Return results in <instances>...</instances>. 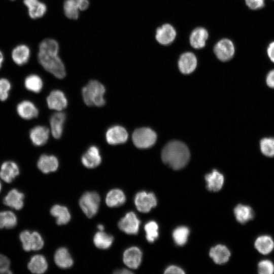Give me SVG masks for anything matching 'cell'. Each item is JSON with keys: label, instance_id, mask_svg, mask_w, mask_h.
I'll return each mask as SVG.
<instances>
[{"label": "cell", "instance_id": "obj_1", "mask_svg": "<svg viewBox=\"0 0 274 274\" xmlns=\"http://www.w3.org/2000/svg\"><path fill=\"white\" fill-rule=\"evenodd\" d=\"M38 58L39 63L48 72L58 79L66 75L63 63L58 55L59 45L52 39H46L39 45Z\"/></svg>", "mask_w": 274, "mask_h": 274}, {"label": "cell", "instance_id": "obj_2", "mask_svg": "<svg viewBox=\"0 0 274 274\" xmlns=\"http://www.w3.org/2000/svg\"><path fill=\"white\" fill-rule=\"evenodd\" d=\"M161 158L163 162L175 170L183 168L190 159V152L183 143L173 141L167 143L162 149Z\"/></svg>", "mask_w": 274, "mask_h": 274}, {"label": "cell", "instance_id": "obj_3", "mask_svg": "<svg viewBox=\"0 0 274 274\" xmlns=\"http://www.w3.org/2000/svg\"><path fill=\"white\" fill-rule=\"evenodd\" d=\"M106 89L104 86L96 80H91L82 89L83 100L88 106L101 107L106 101L104 94Z\"/></svg>", "mask_w": 274, "mask_h": 274}, {"label": "cell", "instance_id": "obj_4", "mask_svg": "<svg viewBox=\"0 0 274 274\" xmlns=\"http://www.w3.org/2000/svg\"><path fill=\"white\" fill-rule=\"evenodd\" d=\"M157 139L154 131L150 128L143 127L135 129L132 134L134 145L140 149H147L152 147Z\"/></svg>", "mask_w": 274, "mask_h": 274}, {"label": "cell", "instance_id": "obj_5", "mask_svg": "<svg viewBox=\"0 0 274 274\" xmlns=\"http://www.w3.org/2000/svg\"><path fill=\"white\" fill-rule=\"evenodd\" d=\"M100 197L95 192H86L81 197L79 205L82 211L88 218L93 217L97 212Z\"/></svg>", "mask_w": 274, "mask_h": 274}, {"label": "cell", "instance_id": "obj_6", "mask_svg": "<svg viewBox=\"0 0 274 274\" xmlns=\"http://www.w3.org/2000/svg\"><path fill=\"white\" fill-rule=\"evenodd\" d=\"M19 237L25 251L39 250L44 246V241L37 231L30 232L27 230H24L20 233Z\"/></svg>", "mask_w": 274, "mask_h": 274}, {"label": "cell", "instance_id": "obj_7", "mask_svg": "<svg viewBox=\"0 0 274 274\" xmlns=\"http://www.w3.org/2000/svg\"><path fill=\"white\" fill-rule=\"evenodd\" d=\"M214 52L219 60L222 61H228L234 55V45L230 40L222 39L215 44Z\"/></svg>", "mask_w": 274, "mask_h": 274}, {"label": "cell", "instance_id": "obj_8", "mask_svg": "<svg viewBox=\"0 0 274 274\" xmlns=\"http://www.w3.org/2000/svg\"><path fill=\"white\" fill-rule=\"evenodd\" d=\"M134 203L138 211L142 213H148L157 205V199L152 192L140 191L134 197Z\"/></svg>", "mask_w": 274, "mask_h": 274}, {"label": "cell", "instance_id": "obj_9", "mask_svg": "<svg viewBox=\"0 0 274 274\" xmlns=\"http://www.w3.org/2000/svg\"><path fill=\"white\" fill-rule=\"evenodd\" d=\"M140 225V221L133 212H128L118 223L119 228L128 234H137Z\"/></svg>", "mask_w": 274, "mask_h": 274}, {"label": "cell", "instance_id": "obj_10", "mask_svg": "<svg viewBox=\"0 0 274 274\" xmlns=\"http://www.w3.org/2000/svg\"><path fill=\"white\" fill-rule=\"evenodd\" d=\"M88 0H65L63 10L65 16L69 19H77L79 10H85L89 7Z\"/></svg>", "mask_w": 274, "mask_h": 274}, {"label": "cell", "instance_id": "obj_11", "mask_svg": "<svg viewBox=\"0 0 274 274\" xmlns=\"http://www.w3.org/2000/svg\"><path fill=\"white\" fill-rule=\"evenodd\" d=\"M176 35V30L174 26L169 23H165L157 28L155 39L158 43L166 46L174 41Z\"/></svg>", "mask_w": 274, "mask_h": 274}, {"label": "cell", "instance_id": "obj_12", "mask_svg": "<svg viewBox=\"0 0 274 274\" xmlns=\"http://www.w3.org/2000/svg\"><path fill=\"white\" fill-rule=\"evenodd\" d=\"M128 137L126 130L121 126L116 125L108 129L106 133V141L110 145L125 143Z\"/></svg>", "mask_w": 274, "mask_h": 274}, {"label": "cell", "instance_id": "obj_13", "mask_svg": "<svg viewBox=\"0 0 274 274\" xmlns=\"http://www.w3.org/2000/svg\"><path fill=\"white\" fill-rule=\"evenodd\" d=\"M197 64L196 56L190 52H186L181 54L178 61L179 70L184 74L192 73L195 70Z\"/></svg>", "mask_w": 274, "mask_h": 274}, {"label": "cell", "instance_id": "obj_14", "mask_svg": "<svg viewBox=\"0 0 274 274\" xmlns=\"http://www.w3.org/2000/svg\"><path fill=\"white\" fill-rule=\"evenodd\" d=\"M142 258V253L136 247H131L123 253V260L124 264L132 269H136L140 266Z\"/></svg>", "mask_w": 274, "mask_h": 274}, {"label": "cell", "instance_id": "obj_15", "mask_svg": "<svg viewBox=\"0 0 274 274\" xmlns=\"http://www.w3.org/2000/svg\"><path fill=\"white\" fill-rule=\"evenodd\" d=\"M47 103L50 109L60 111L66 107L67 100L62 91L55 90L47 97Z\"/></svg>", "mask_w": 274, "mask_h": 274}, {"label": "cell", "instance_id": "obj_16", "mask_svg": "<svg viewBox=\"0 0 274 274\" xmlns=\"http://www.w3.org/2000/svg\"><path fill=\"white\" fill-rule=\"evenodd\" d=\"M83 165L88 168H93L99 165L101 162V157L97 147L92 146L84 153L81 157Z\"/></svg>", "mask_w": 274, "mask_h": 274}, {"label": "cell", "instance_id": "obj_17", "mask_svg": "<svg viewBox=\"0 0 274 274\" xmlns=\"http://www.w3.org/2000/svg\"><path fill=\"white\" fill-rule=\"evenodd\" d=\"M209 37L208 30L202 27H198L193 29L189 37V42L194 49L203 48Z\"/></svg>", "mask_w": 274, "mask_h": 274}, {"label": "cell", "instance_id": "obj_18", "mask_svg": "<svg viewBox=\"0 0 274 274\" xmlns=\"http://www.w3.org/2000/svg\"><path fill=\"white\" fill-rule=\"evenodd\" d=\"M19 174L18 166L12 161H5L1 165L0 178L7 183H11Z\"/></svg>", "mask_w": 274, "mask_h": 274}, {"label": "cell", "instance_id": "obj_19", "mask_svg": "<svg viewBox=\"0 0 274 274\" xmlns=\"http://www.w3.org/2000/svg\"><path fill=\"white\" fill-rule=\"evenodd\" d=\"M59 163L57 158L53 155H42L37 163L39 169L44 174L56 171Z\"/></svg>", "mask_w": 274, "mask_h": 274}, {"label": "cell", "instance_id": "obj_20", "mask_svg": "<svg viewBox=\"0 0 274 274\" xmlns=\"http://www.w3.org/2000/svg\"><path fill=\"white\" fill-rule=\"evenodd\" d=\"M66 116L63 112H57L51 116L50 119L51 131L53 137L59 139L62 135L63 125Z\"/></svg>", "mask_w": 274, "mask_h": 274}, {"label": "cell", "instance_id": "obj_21", "mask_svg": "<svg viewBox=\"0 0 274 274\" xmlns=\"http://www.w3.org/2000/svg\"><path fill=\"white\" fill-rule=\"evenodd\" d=\"M30 139L36 146H40L46 143L49 136V130L44 126H37L31 129Z\"/></svg>", "mask_w": 274, "mask_h": 274}, {"label": "cell", "instance_id": "obj_22", "mask_svg": "<svg viewBox=\"0 0 274 274\" xmlns=\"http://www.w3.org/2000/svg\"><path fill=\"white\" fill-rule=\"evenodd\" d=\"M24 195L16 189L11 190L4 198V203L15 210H21L24 205Z\"/></svg>", "mask_w": 274, "mask_h": 274}, {"label": "cell", "instance_id": "obj_23", "mask_svg": "<svg viewBox=\"0 0 274 274\" xmlns=\"http://www.w3.org/2000/svg\"><path fill=\"white\" fill-rule=\"evenodd\" d=\"M17 111L21 117L27 120L37 117L39 113L36 106L28 100H24L20 102L17 105Z\"/></svg>", "mask_w": 274, "mask_h": 274}, {"label": "cell", "instance_id": "obj_24", "mask_svg": "<svg viewBox=\"0 0 274 274\" xmlns=\"http://www.w3.org/2000/svg\"><path fill=\"white\" fill-rule=\"evenodd\" d=\"M210 256L215 263L221 264L227 262L230 256V252L224 245H218L211 249Z\"/></svg>", "mask_w": 274, "mask_h": 274}, {"label": "cell", "instance_id": "obj_25", "mask_svg": "<svg viewBox=\"0 0 274 274\" xmlns=\"http://www.w3.org/2000/svg\"><path fill=\"white\" fill-rule=\"evenodd\" d=\"M205 180L207 182V188L209 190L218 191L223 186L224 177L216 169H214L211 173L206 175Z\"/></svg>", "mask_w": 274, "mask_h": 274}, {"label": "cell", "instance_id": "obj_26", "mask_svg": "<svg viewBox=\"0 0 274 274\" xmlns=\"http://www.w3.org/2000/svg\"><path fill=\"white\" fill-rule=\"evenodd\" d=\"M23 3L27 7L28 14L32 19L42 17L46 12V6L39 0H23Z\"/></svg>", "mask_w": 274, "mask_h": 274}, {"label": "cell", "instance_id": "obj_27", "mask_svg": "<svg viewBox=\"0 0 274 274\" xmlns=\"http://www.w3.org/2000/svg\"><path fill=\"white\" fill-rule=\"evenodd\" d=\"M254 246L256 249L261 254L267 255L272 252L274 248V241L268 235H262L255 240Z\"/></svg>", "mask_w": 274, "mask_h": 274}, {"label": "cell", "instance_id": "obj_28", "mask_svg": "<svg viewBox=\"0 0 274 274\" xmlns=\"http://www.w3.org/2000/svg\"><path fill=\"white\" fill-rule=\"evenodd\" d=\"M56 264L61 268H67L73 264V260L68 250L61 247L58 249L54 254Z\"/></svg>", "mask_w": 274, "mask_h": 274}, {"label": "cell", "instance_id": "obj_29", "mask_svg": "<svg viewBox=\"0 0 274 274\" xmlns=\"http://www.w3.org/2000/svg\"><path fill=\"white\" fill-rule=\"evenodd\" d=\"M234 214L236 220L241 224H245L252 220L254 217V213L250 206L239 204L234 209Z\"/></svg>", "mask_w": 274, "mask_h": 274}, {"label": "cell", "instance_id": "obj_30", "mask_svg": "<svg viewBox=\"0 0 274 274\" xmlns=\"http://www.w3.org/2000/svg\"><path fill=\"white\" fill-rule=\"evenodd\" d=\"M126 201V196L124 192L119 189H113L107 194L106 203L111 208L117 207L123 204Z\"/></svg>", "mask_w": 274, "mask_h": 274}, {"label": "cell", "instance_id": "obj_31", "mask_svg": "<svg viewBox=\"0 0 274 274\" xmlns=\"http://www.w3.org/2000/svg\"><path fill=\"white\" fill-rule=\"evenodd\" d=\"M27 266L32 273H43L47 269L48 263L44 256L35 255L30 258Z\"/></svg>", "mask_w": 274, "mask_h": 274}, {"label": "cell", "instance_id": "obj_32", "mask_svg": "<svg viewBox=\"0 0 274 274\" xmlns=\"http://www.w3.org/2000/svg\"><path fill=\"white\" fill-rule=\"evenodd\" d=\"M50 213L56 219V223L59 225L66 224L70 221V213L65 206L55 204L51 208Z\"/></svg>", "mask_w": 274, "mask_h": 274}, {"label": "cell", "instance_id": "obj_33", "mask_svg": "<svg viewBox=\"0 0 274 274\" xmlns=\"http://www.w3.org/2000/svg\"><path fill=\"white\" fill-rule=\"evenodd\" d=\"M29 56L30 50L25 45H20L16 46L12 52V57L13 61L19 65L26 63L29 59Z\"/></svg>", "mask_w": 274, "mask_h": 274}, {"label": "cell", "instance_id": "obj_34", "mask_svg": "<svg viewBox=\"0 0 274 274\" xmlns=\"http://www.w3.org/2000/svg\"><path fill=\"white\" fill-rule=\"evenodd\" d=\"M114 240L112 235L103 231L97 232L93 237V243L95 246L101 249H107L112 245Z\"/></svg>", "mask_w": 274, "mask_h": 274}, {"label": "cell", "instance_id": "obj_35", "mask_svg": "<svg viewBox=\"0 0 274 274\" xmlns=\"http://www.w3.org/2000/svg\"><path fill=\"white\" fill-rule=\"evenodd\" d=\"M261 153L267 157H274V137L266 136L262 138L259 142Z\"/></svg>", "mask_w": 274, "mask_h": 274}, {"label": "cell", "instance_id": "obj_36", "mask_svg": "<svg viewBox=\"0 0 274 274\" xmlns=\"http://www.w3.org/2000/svg\"><path fill=\"white\" fill-rule=\"evenodd\" d=\"M17 224V217L11 211H7L0 212V229L6 228L11 229Z\"/></svg>", "mask_w": 274, "mask_h": 274}, {"label": "cell", "instance_id": "obj_37", "mask_svg": "<svg viewBox=\"0 0 274 274\" xmlns=\"http://www.w3.org/2000/svg\"><path fill=\"white\" fill-rule=\"evenodd\" d=\"M24 85L28 90L38 93L40 92L42 89L43 81L39 76L30 75L26 78Z\"/></svg>", "mask_w": 274, "mask_h": 274}, {"label": "cell", "instance_id": "obj_38", "mask_svg": "<svg viewBox=\"0 0 274 274\" xmlns=\"http://www.w3.org/2000/svg\"><path fill=\"white\" fill-rule=\"evenodd\" d=\"M189 234V230L188 227L179 226L174 230L173 237L177 245L182 246L186 243Z\"/></svg>", "mask_w": 274, "mask_h": 274}, {"label": "cell", "instance_id": "obj_39", "mask_svg": "<svg viewBox=\"0 0 274 274\" xmlns=\"http://www.w3.org/2000/svg\"><path fill=\"white\" fill-rule=\"evenodd\" d=\"M146 237L149 243L154 242L158 237V225L154 221L148 222L144 226Z\"/></svg>", "mask_w": 274, "mask_h": 274}, {"label": "cell", "instance_id": "obj_40", "mask_svg": "<svg viewBox=\"0 0 274 274\" xmlns=\"http://www.w3.org/2000/svg\"><path fill=\"white\" fill-rule=\"evenodd\" d=\"M258 272L259 274H272L274 272V264L269 260H263L258 264Z\"/></svg>", "mask_w": 274, "mask_h": 274}, {"label": "cell", "instance_id": "obj_41", "mask_svg": "<svg viewBox=\"0 0 274 274\" xmlns=\"http://www.w3.org/2000/svg\"><path fill=\"white\" fill-rule=\"evenodd\" d=\"M11 88V84L6 79H0V100L4 101L9 96V92Z\"/></svg>", "mask_w": 274, "mask_h": 274}, {"label": "cell", "instance_id": "obj_42", "mask_svg": "<svg viewBox=\"0 0 274 274\" xmlns=\"http://www.w3.org/2000/svg\"><path fill=\"white\" fill-rule=\"evenodd\" d=\"M10 264L9 259L0 254V273H11L12 271L9 269Z\"/></svg>", "mask_w": 274, "mask_h": 274}, {"label": "cell", "instance_id": "obj_43", "mask_svg": "<svg viewBox=\"0 0 274 274\" xmlns=\"http://www.w3.org/2000/svg\"><path fill=\"white\" fill-rule=\"evenodd\" d=\"M247 7L251 10H256L264 6L265 0H245Z\"/></svg>", "mask_w": 274, "mask_h": 274}, {"label": "cell", "instance_id": "obj_44", "mask_svg": "<svg viewBox=\"0 0 274 274\" xmlns=\"http://www.w3.org/2000/svg\"><path fill=\"white\" fill-rule=\"evenodd\" d=\"M266 85L271 89H274V69L271 70L265 77Z\"/></svg>", "mask_w": 274, "mask_h": 274}, {"label": "cell", "instance_id": "obj_45", "mask_svg": "<svg viewBox=\"0 0 274 274\" xmlns=\"http://www.w3.org/2000/svg\"><path fill=\"white\" fill-rule=\"evenodd\" d=\"M164 273L165 274H184L185 272L180 267L175 266L171 265L167 267L165 270Z\"/></svg>", "mask_w": 274, "mask_h": 274}, {"label": "cell", "instance_id": "obj_46", "mask_svg": "<svg viewBox=\"0 0 274 274\" xmlns=\"http://www.w3.org/2000/svg\"><path fill=\"white\" fill-rule=\"evenodd\" d=\"M266 52L269 59L274 63V41L269 44Z\"/></svg>", "mask_w": 274, "mask_h": 274}, {"label": "cell", "instance_id": "obj_47", "mask_svg": "<svg viewBox=\"0 0 274 274\" xmlns=\"http://www.w3.org/2000/svg\"><path fill=\"white\" fill-rule=\"evenodd\" d=\"M116 274H128L133 273L132 271L125 268L117 269L114 272Z\"/></svg>", "mask_w": 274, "mask_h": 274}, {"label": "cell", "instance_id": "obj_48", "mask_svg": "<svg viewBox=\"0 0 274 274\" xmlns=\"http://www.w3.org/2000/svg\"><path fill=\"white\" fill-rule=\"evenodd\" d=\"M4 60V56L2 52L0 51V68L2 66V64Z\"/></svg>", "mask_w": 274, "mask_h": 274}, {"label": "cell", "instance_id": "obj_49", "mask_svg": "<svg viewBox=\"0 0 274 274\" xmlns=\"http://www.w3.org/2000/svg\"><path fill=\"white\" fill-rule=\"evenodd\" d=\"M97 227L100 231H103L104 229V226L102 224H98Z\"/></svg>", "mask_w": 274, "mask_h": 274}, {"label": "cell", "instance_id": "obj_50", "mask_svg": "<svg viewBox=\"0 0 274 274\" xmlns=\"http://www.w3.org/2000/svg\"><path fill=\"white\" fill-rule=\"evenodd\" d=\"M1 184L0 183V191H1Z\"/></svg>", "mask_w": 274, "mask_h": 274}]
</instances>
